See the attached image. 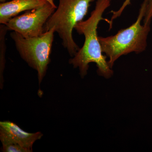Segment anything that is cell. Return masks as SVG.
Instances as JSON below:
<instances>
[{
    "instance_id": "obj_1",
    "label": "cell",
    "mask_w": 152,
    "mask_h": 152,
    "mask_svg": "<svg viewBox=\"0 0 152 152\" xmlns=\"http://www.w3.org/2000/svg\"><path fill=\"white\" fill-rule=\"evenodd\" d=\"M112 0H97L94 10L87 20L79 22L75 29L80 35L85 37V42L69 63L74 68H78L82 78L86 75L89 64L95 63L97 66L98 74L106 79L111 77L113 71L109 66L107 56L103 55L100 43L97 34V28L101 20L107 21L112 28V23L103 18V14L110 6Z\"/></svg>"
},
{
    "instance_id": "obj_2",
    "label": "cell",
    "mask_w": 152,
    "mask_h": 152,
    "mask_svg": "<svg viewBox=\"0 0 152 152\" xmlns=\"http://www.w3.org/2000/svg\"><path fill=\"white\" fill-rule=\"evenodd\" d=\"M146 4L144 1L135 22L129 27L120 30L115 35L107 37H99L102 51L108 58V64L111 69L120 57L130 53L139 54L145 51L151 31V23L141 24L145 13Z\"/></svg>"
},
{
    "instance_id": "obj_3",
    "label": "cell",
    "mask_w": 152,
    "mask_h": 152,
    "mask_svg": "<svg viewBox=\"0 0 152 152\" xmlns=\"http://www.w3.org/2000/svg\"><path fill=\"white\" fill-rule=\"evenodd\" d=\"M94 1L59 0L56 10L44 26V32L55 29L62 45L71 56L73 57L80 49L73 37V31L77 24L83 21Z\"/></svg>"
},
{
    "instance_id": "obj_4",
    "label": "cell",
    "mask_w": 152,
    "mask_h": 152,
    "mask_svg": "<svg viewBox=\"0 0 152 152\" xmlns=\"http://www.w3.org/2000/svg\"><path fill=\"white\" fill-rule=\"evenodd\" d=\"M55 32V29L53 28L41 35L29 38L24 37L15 31L10 34L22 58L37 72L39 84L45 76L50 61V56Z\"/></svg>"
},
{
    "instance_id": "obj_5",
    "label": "cell",
    "mask_w": 152,
    "mask_h": 152,
    "mask_svg": "<svg viewBox=\"0 0 152 152\" xmlns=\"http://www.w3.org/2000/svg\"><path fill=\"white\" fill-rule=\"evenodd\" d=\"M57 7L48 2L37 8L14 17L5 25L9 30L15 31L25 38L41 35L44 26Z\"/></svg>"
},
{
    "instance_id": "obj_6",
    "label": "cell",
    "mask_w": 152,
    "mask_h": 152,
    "mask_svg": "<svg viewBox=\"0 0 152 152\" xmlns=\"http://www.w3.org/2000/svg\"><path fill=\"white\" fill-rule=\"evenodd\" d=\"M42 136L43 134L40 132L31 133L25 132L15 124L10 121L0 122V140L2 143L18 144L28 152L33 151V145Z\"/></svg>"
},
{
    "instance_id": "obj_7",
    "label": "cell",
    "mask_w": 152,
    "mask_h": 152,
    "mask_svg": "<svg viewBox=\"0 0 152 152\" xmlns=\"http://www.w3.org/2000/svg\"><path fill=\"white\" fill-rule=\"evenodd\" d=\"M46 0H11L0 4V23L6 25L10 19L23 12L45 4Z\"/></svg>"
},
{
    "instance_id": "obj_8",
    "label": "cell",
    "mask_w": 152,
    "mask_h": 152,
    "mask_svg": "<svg viewBox=\"0 0 152 152\" xmlns=\"http://www.w3.org/2000/svg\"><path fill=\"white\" fill-rule=\"evenodd\" d=\"M8 29L5 25H0V77L1 83H3V72L5 66L6 52L7 49L6 36Z\"/></svg>"
},
{
    "instance_id": "obj_9",
    "label": "cell",
    "mask_w": 152,
    "mask_h": 152,
    "mask_svg": "<svg viewBox=\"0 0 152 152\" xmlns=\"http://www.w3.org/2000/svg\"><path fill=\"white\" fill-rule=\"evenodd\" d=\"M2 144V152H28L27 150L18 144L13 143H4Z\"/></svg>"
},
{
    "instance_id": "obj_10",
    "label": "cell",
    "mask_w": 152,
    "mask_h": 152,
    "mask_svg": "<svg viewBox=\"0 0 152 152\" xmlns=\"http://www.w3.org/2000/svg\"><path fill=\"white\" fill-rule=\"evenodd\" d=\"M146 4L145 13L143 18L144 24L151 23L152 19V0H144Z\"/></svg>"
},
{
    "instance_id": "obj_11",
    "label": "cell",
    "mask_w": 152,
    "mask_h": 152,
    "mask_svg": "<svg viewBox=\"0 0 152 152\" xmlns=\"http://www.w3.org/2000/svg\"><path fill=\"white\" fill-rule=\"evenodd\" d=\"M131 0H125V1L123 3L122 5L121 6L119 10L117 11H112L111 13H112L113 15L111 18V21L113 23V21L121 16L124 10L126 7L131 4Z\"/></svg>"
},
{
    "instance_id": "obj_12",
    "label": "cell",
    "mask_w": 152,
    "mask_h": 152,
    "mask_svg": "<svg viewBox=\"0 0 152 152\" xmlns=\"http://www.w3.org/2000/svg\"><path fill=\"white\" fill-rule=\"evenodd\" d=\"M50 4H51L52 5L54 6L55 7H57L55 5L54 2L53 0H46Z\"/></svg>"
},
{
    "instance_id": "obj_13",
    "label": "cell",
    "mask_w": 152,
    "mask_h": 152,
    "mask_svg": "<svg viewBox=\"0 0 152 152\" xmlns=\"http://www.w3.org/2000/svg\"><path fill=\"white\" fill-rule=\"evenodd\" d=\"M11 1V0H0V1H1V3L6 2H7V1Z\"/></svg>"
}]
</instances>
